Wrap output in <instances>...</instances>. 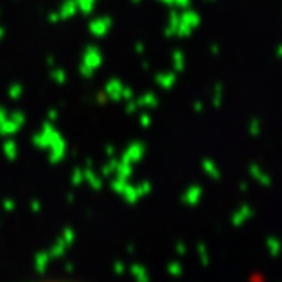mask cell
Here are the masks:
<instances>
[{"label":"cell","mask_w":282,"mask_h":282,"mask_svg":"<svg viewBox=\"0 0 282 282\" xmlns=\"http://www.w3.org/2000/svg\"><path fill=\"white\" fill-rule=\"evenodd\" d=\"M40 282H66V280H40Z\"/></svg>","instance_id":"1"}]
</instances>
